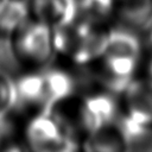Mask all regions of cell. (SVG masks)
Here are the masks:
<instances>
[{
    "label": "cell",
    "mask_w": 152,
    "mask_h": 152,
    "mask_svg": "<svg viewBox=\"0 0 152 152\" xmlns=\"http://www.w3.org/2000/svg\"><path fill=\"white\" fill-rule=\"evenodd\" d=\"M140 52V40L133 30L110 28L101 55L93 62L99 64L95 71L99 82L113 94L124 93L134 81Z\"/></svg>",
    "instance_id": "cell-1"
},
{
    "label": "cell",
    "mask_w": 152,
    "mask_h": 152,
    "mask_svg": "<svg viewBox=\"0 0 152 152\" xmlns=\"http://www.w3.org/2000/svg\"><path fill=\"white\" fill-rule=\"evenodd\" d=\"M110 28L102 23H94L77 17L70 24L53 28L55 53L86 66L99 58Z\"/></svg>",
    "instance_id": "cell-2"
},
{
    "label": "cell",
    "mask_w": 152,
    "mask_h": 152,
    "mask_svg": "<svg viewBox=\"0 0 152 152\" xmlns=\"http://www.w3.org/2000/svg\"><path fill=\"white\" fill-rule=\"evenodd\" d=\"M24 137L28 147L39 152H68L80 147L75 129L55 109L32 115Z\"/></svg>",
    "instance_id": "cell-3"
},
{
    "label": "cell",
    "mask_w": 152,
    "mask_h": 152,
    "mask_svg": "<svg viewBox=\"0 0 152 152\" xmlns=\"http://www.w3.org/2000/svg\"><path fill=\"white\" fill-rule=\"evenodd\" d=\"M11 37L15 58L27 66H43L55 55L53 28L40 20H28Z\"/></svg>",
    "instance_id": "cell-4"
},
{
    "label": "cell",
    "mask_w": 152,
    "mask_h": 152,
    "mask_svg": "<svg viewBox=\"0 0 152 152\" xmlns=\"http://www.w3.org/2000/svg\"><path fill=\"white\" fill-rule=\"evenodd\" d=\"M118 119L119 106L110 91L88 94L76 108L75 121L86 137L115 124Z\"/></svg>",
    "instance_id": "cell-5"
},
{
    "label": "cell",
    "mask_w": 152,
    "mask_h": 152,
    "mask_svg": "<svg viewBox=\"0 0 152 152\" xmlns=\"http://www.w3.org/2000/svg\"><path fill=\"white\" fill-rule=\"evenodd\" d=\"M80 0H32L31 12L34 19L56 28L72 23L78 17Z\"/></svg>",
    "instance_id": "cell-6"
},
{
    "label": "cell",
    "mask_w": 152,
    "mask_h": 152,
    "mask_svg": "<svg viewBox=\"0 0 152 152\" xmlns=\"http://www.w3.org/2000/svg\"><path fill=\"white\" fill-rule=\"evenodd\" d=\"M15 82L17 104L26 108H36L39 112L51 110L49 108L44 72L31 71L21 75Z\"/></svg>",
    "instance_id": "cell-7"
},
{
    "label": "cell",
    "mask_w": 152,
    "mask_h": 152,
    "mask_svg": "<svg viewBox=\"0 0 152 152\" xmlns=\"http://www.w3.org/2000/svg\"><path fill=\"white\" fill-rule=\"evenodd\" d=\"M122 94L127 109L125 115L137 122L152 126V83L133 81Z\"/></svg>",
    "instance_id": "cell-8"
},
{
    "label": "cell",
    "mask_w": 152,
    "mask_h": 152,
    "mask_svg": "<svg viewBox=\"0 0 152 152\" xmlns=\"http://www.w3.org/2000/svg\"><path fill=\"white\" fill-rule=\"evenodd\" d=\"M113 17L122 24V27L141 28L152 18V0H116Z\"/></svg>",
    "instance_id": "cell-9"
},
{
    "label": "cell",
    "mask_w": 152,
    "mask_h": 152,
    "mask_svg": "<svg viewBox=\"0 0 152 152\" xmlns=\"http://www.w3.org/2000/svg\"><path fill=\"white\" fill-rule=\"evenodd\" d=\"M44 77L49 108L51 110L74 96L76 82L68 71L59 68H52L44 71Z\"/></svg>",
    "instance_id": "cell-10"
},
{
    "label": "cell",
    "mask_w": 152,
    "mask_h": 152,
    "mask_svg": "<svg viewBox=\"0 0 152 152\" xmlns=\"http://www.w3.org/2000/svg\"><path fill=\"white\" fill-rule=\"evenodd\" d=\"M31 2L26 0H6L0 8V33L12 36L31 19Z\"/></svg>",
    "instance_id": "cell-11"
},
{
    "label": "cell",
    "mask_w": 152,
    "mask_h": 152,
    "mask_svg": "<svg viewBox=\"0 0 152 152\" xmlns=\"http://www.w3.org/2000/svg\"><path fill=\"white\" fill-rule=\"evenodd\" d=\"M82 147L87 151H126L125 140L118 121L87 135Z\"/></svg>",
    "instance_id": "cell-12"
},
{
    "label": "cell",
    "mask_w": 152,
    "mask_h": 152,
    "mask_svg": "<svg viewBox=\"0 0 152 152\" xmlns=\"http://www.w3.org/2000/svg\"><path fill=\"white\" fill-rule=\"evenodd\" d=\"M116 0H80L78 17L102 23L113 17Z\"/></svg>",
    "instance_id": "cell-13"
},
{
    "label": "cell",
    "mask_w": 152,
    "mask_h": 152,
    "mask_svg": "<svg viewBox=\"0 0 152 152\" xmlns=\"http://www.w3.org/2000/svg\"><path fill=\"white\" fill-rule=\"evenodd\" d=\"M17 104L15 82L0 71V116H7Z\"/></svg>",
    "instance_id": "cell-14"
},
{
    "label": "cell",
    "mask_w": 152,
    "mask_h": 152,
    "mask_svg": "<svg viewBox=\"0 0 152 152\" xmlns=\"http://www.w3.org/2000/svg\"><path fill=\"white\" fill-rule=\"evenodd\" d=\"M6 118L7 116H0V148H2L5 142H7V138L10 135V125Z\"/></svg>",
    "instance_id": "cell-15"
},
{
    "label": "cell",
    "mask_w": 152,
    "mask_h": 152,
    "mask_svg": "<svg viewBox=\"0 0 152 152\" xmlns=\"http://www.w3.org/2000/svg\"><path fill=\"white\" fill-rule=\"evenodd\" d=\"M5 2H6V0H0V8L2 7V5H4Z\"/></svg>",
    "instance_id": "cell-16"
},
{
    "label": "cell",
    "mask_w": 152,
    "mask_h": 152,
    "mask_svg": "<svg viewBox=\"0 0 152 152\" xmlns=\"http://www.w3.org/2000/svg\"><path fill=\"white\" fill-rule=\"evenodd\" d=\"M151 75H152V63H151Z\"/></svg>",
    "instance_id": "cell-17"
},
{
    "label": "cell",
    "mask_w": 152,
    "mask_h": 152,
    "mask_svg": "<svg viewBox=\"0 0 152 152\" xmlns=\"http://www.w3.org/2000/svg\"><path fill=\"white\" fill-rule=\"evenodd\" d=\"M26 1H28V2H31V1H32V0H26Z\"/></svg>",
    "instance_id": "cell-18"
},
{
    "label": "cell",
    "mask_w": 152,
    "mask_h": 152,
    "mask_svg": "<svg viewBox=\"0 0 152 152\" xmlns=\"http://www.w3.org/2000/svg\"><path fill=\"white\" fill-rule=\"evenodd\" d=\"M0 37H1V33H0Z\"/></svg>",
    "instance_id": "cell-19"
}]
</instances>
